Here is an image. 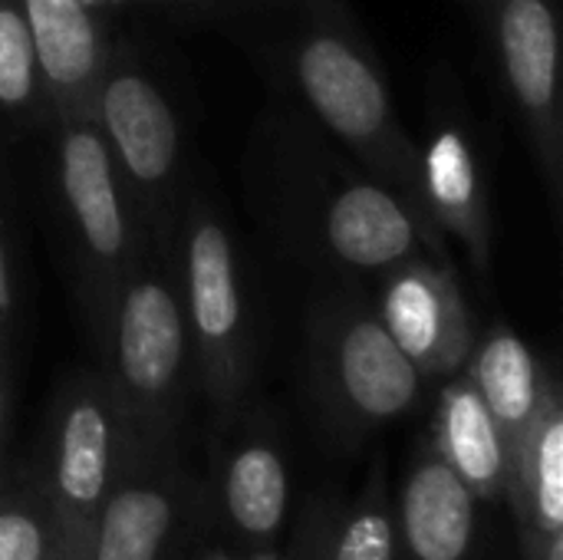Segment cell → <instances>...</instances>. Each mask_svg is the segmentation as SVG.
Segmentation results:
<instances>
[{
	"mask_svg": "<svg viewBox=\"0 0 563 560\" xmlns=\"http://www.w3.org/2000/svg\"><path fill=\"white\" fill-rule=\"evenodd\" d=\"M271 79L412 211L429 257L452 261L435 234L422 188L416 135L399 122L386 66L350 0H228L214 23Z\"/></svg>",
	"mask_w": 563,
	"mask_h": 560,
	"instance_id": "1",
	"label": "cell"
},
{
	"mask_svg": "<svg viewBox=\"0 0 563 560\" xmlns=\"http://www.w3.org/2000/svg\"><path fill=\"white\" fill-rule=\"evenodd\" d=\"M244 185L257 224L317 281L363 284L429 254L409 205L280 96L251 132Z\"/></svg>",
	"mask_w": 563,
	"mask_h": 560,
	"instance_id": "2",
	"label": "cell"
},
{
	"mask_svg": "<svg viewBox=\"0 0 563 560\" xmlns=\"http://www.w3.org/2000/svg\"><path fill=\"white\" fill-rule=\"evenodd\" d=\"M172 257L198 399L208 406L211 429H218L254 399L264 360V310L254 264L228 211L195 178L178 205Z\"/></svg>",
	"mask_w": 563,
	"mask_h": 560,
	"instance_id": "3",
	"label": "cell"
},
{
	"mask_svg": "<svg viewBox=\"0 0 563 560\" xmlns=\"http://www.w3.org/2000/svg\"><path fill=\"white\" fill-rule=\"evenodd\" d=\"M300 373L317 436L340 455L412 416L426 393L360 281H317L303 314Z\"/></svg>",
	"mask_w": 563,
	"mask_h": 560,
	"instance_id": "4",
	"label": "cell"
},
{
	"mask_svg": "<svg viewBox=\"0 0 563 560\" xmlns=\"http://www.w3.org/2000/svg\"><path fill=\"white\" fill-rule=\"evenodd\" d=\"M46 195L79 320L96 343L122 277L148 244L139 208L86 112L49 116Z\"/></svg>",
	"mask_w": 563,
	"mask_h": 560,
	"instance_id": "5",
	"label": "cell"
},
{
	"mask_svg": "<svg viewBox=\"0 0 563 560\" xmlns=\"http://www.w3.org/2000/svg\"><path fill=\"white\" fill-rule=\"evenodd\" d=\"M92 350L132 439L139 446L181 442L198 383L172 244H145L122 277Z\"/></svg>",
	"mask_w": 563,
	"mask_h": 560,
	"instance_id": "6",
	"label": "cell"
},
{
	"mask_svg": "<svg viewBox=\"0 0 563 560\" xmlns=\"http://www.w3.org/2000/svg\"><path fill=\"white\" fill-rule=\"evenodd\" d=\"M86 116L99 129L148 241L172 244L178 205L191 182L185 119L162 73L129 36L115 33Z\"/></svg>",
	"mask_w": 563,
	"mask_h": 560,
	"instance_id": "7",
	"label": "cell"
},
{
	"mask_svg": "<svg viewBox=\"0 0 563 560\" xmlns=\"http://www.w3.org/2000/svg\"><path fill=\"white\" fill-rule=\"evenodd\" d=\"M132 449L129 419L106 376L96 366L69 373L46 406L40 446L30 462V472L59 521L66 560H82L99 508L119 482Z\"/></svg>",
	"mask_w": 563,
	"mask_h": 560,
	"instance_id": "8",
	"label": "cell"
},
{
	"mask_svg": "<svg viewBox=\"0 0 563 560\" xmlns=\"http://www.w3.org/2000/svg\"><path fill=\"white\" fill-rule=\"evenodd\" d=\"M208 548L228 558H274L294 518V469L280 419L257 403L211 429L201 472Z\"/></svg>",
	"mask_w": 563,
	"mask_h": 560,
	"instance_id": "9",
	"label": "cell"
},
{
	"mask_svg": "<svg viewBox=\"0 0 563 560\" xmlns=\"http://www.w3.org/2000/svg\"><path fill=\"white\" fill-rule=\"evenodd\" d=\"M492 73L515 109L538 182L554 211L563 208L561 17L558 0H465Z\"/></svg>",
	"mask_w": 563,
	"mask_h": 560,
	"instance_id": "10",
	"label": "cell"
},
{
	"mask_svg": "<svg viewBox=\"0 0 563 560\" xmlns=\"http://www.w3.org/2000/svg\"><path fill=\"white\" fill-rule=\"evenodd\" d=\"M205 551V488L185 446L135 442L99 508L82 560H201Z\"/></svg>",
	"mask_w": 563,
	"mask_h": 560,
	"instance_id": "11",
	"label": "cell"
},
{
	"mask_svg": "<svg viewBox=\"0 0 563 560\" xmlns=\"http://www.w3.org/2000/svg\"><path fill=\"white\" fill-rule=\"evenodd\" d=\"M419 188L435 234L462 251L468 267L492 281L495 271V205L492 162L462 86L449 73L429 83L426 129L416 139Z\"/></svg>",
	"mask_w": 563,
	"mask_h": 560,
	"instance_id": "12",
	"label": "cell"
},
{
	"mask_svg": "<svg viewBox=\"0 0 563 560\" xmlns=\"http://www.w3.org/2000/svg\"><path fill=\"white\" fill-rule=\"evenodd\" d=\"M396 560H511L495 505L478 502L429 436L409 449L393 485Z\"/></svg>",
	"mask_w": 563,
	"mask_h": 560,
	"instance_id": "13",
	"label": "cell"
},
{
	"mask_svg": "<svg viewBox=\"0 0 563 560\" xmlns=\"http://www.w3.org/2000/svg\"><path fill=\"white\" fill-rule=\"evenodd\" d=\"M373 287L376 294L369 297L386 333L419 370L426 386L462 373L478 340V323L455 264L412 254L373 277Z\"/></svg>",
	"mask_w": 563,
	"mask_h": 560,
	"instance_id": "14",
	"label": "cell"
},
{
	"mask_svg": "<svg viewBox=\"0 0 563 560\" xmlns=\"http://www.w3.org/2000/svg\"><path fill=\"white\" fill-rule=\"evenodd\" d=\"M280 560H396L389 459L376 455L356 492H317L280 545Z\"/></svg>",
	"mask_w": 563,
	"mask_h": 560,
	"instance_id": "15",
	"label": "cell"
},
{
	"mask_svg": "<svg viewBox=\"0 0 563 560\" xmlns=\"http://www.w3.org/2000/svg\"><path fill=\"white\" fill-rule=\"evenodd\" d=\"M53 116L86 112L115 30L99 0H20Z\"/></svg>",
	"mask_w": 563,
	"mask_h": 560,
	"instance_id": "16",
	"label": "cell"
},
{
	"mask_svg": "<svg viewBox=\"0 0 563 560\" xmlns=\"http://www.w3.org/2000/svg\"><path fill=\"white\" fill-rule=\"evenodd\" d=\"M426 436L478 502L505 508L515 452L465 373L439 383L432 426Z\"/></svg>",
	"mask_w": 563,
	"mask_h": 560,
	"instance_id": "17",
	"label": "cell"
},
{
	"mask_svg": "<svg viewBox=\"0 0 563 560\" xmlns=\"http://www.w3.org/2000/svg\"><path fill=\"white\" fill-rule=\"evenodd\" d=\"M551 370L554 366L541 363L538 353L525 343V337L508 323H492L488 330H478V340L462 373L478 389L482 403L511 442V452L518 449L528 422L538 413Z\"/></svg>",
	"mask_w": 563,
	"mask_h": 560,
	"instance_id": "18",
	"label": "cell"
},
{
	"mask_svg": "<svg viewBox=\"0 0 563 560\" xmlns=\"http://www.w3.org/2000/svg\"><path fill=\"white\" fill-rule=\"evenodd\" d=\"M49 116L43 66L20 0H0V129L7 139L40 135Z\"/></svg>",
	"mask_w": 563,
	"mask_h": 560,
	"instance_id": "19",
	"label": "cell"
},
{
	"mask_svg": "<svg viewBox=\"0 0 563 560\" xmlns=\"http://www.w3.org/2000/svg\"><path fill=\"white\" fill-rule=\"evenodd\" d=\"M0 560H66L59 521L30 462H7L0 475Z\"/></svg>",
	"mask_w": 563,
	"mask_h": 560,
	"instance_id": "20",
	"label": "cell"
},
{
	"mask_svg": "<svg viewBox=\"0 0 563 560\" xmlns=\"http://www.w3.org/2000/svg\"><path fill=\"white\" fill-rule=\"evenodd\" d=\"M7 135L0 129V350L13 360L20 327H23V281H20V251H16V218L13 191L7 168Z\"/></svg>",
	"mask_w": 563,
	"mask_h": 560,
	"instance_id": "21",
	"label": "cell"
},
{
	"mask_svg": "<svg viewBox=\"0 0 563 560\" xmlns=\"http://www.w3.org/2000/svg\"><path fill=\"white\" fill-rule=\"evenodd\" d=\"M135 3H148L175 20H185V23H205V26H214L221 20V10L228 0H135Z\"/></svg>",
	"mask_w": 563,
	"mask_h": 560,
	"instance_id": "22",
	"label": "cell"
},
{
	"mask_svg": "<svg viewBox=\"0 0 563 560\" xmlns=\"http://www.w3.org/2000/svg\"><path fill=\"white\" fill-rule=\"evenodd\" d=\"M10 356L0 350V475L7 469V419H10Z\"/></svg>",
	"mask_w": 563,
	"mask_h": 560,
	"instance_id": "23",
	"label": "cell"
},
{
	"mask_svg": "<svg viewBox=\"0 0 563 560\" xmlns=\"http://www.w3.org/2000/svg\"><path fill=\"white\" fill-rule=\"evenodd\" d=\"M201 560H280V558H277V554H274V558H228V554H221V551H211V548H208V551L201 554Z\"/></svg>",
	"mask_w": 563,
	"mask_h": 560,
	"instance_id": "24",
	"label": "cell"
}]
</instances>
